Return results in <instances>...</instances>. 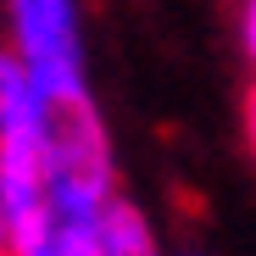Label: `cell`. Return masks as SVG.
Segmentation results:
<instances>
[{
    "instance_id": "1",
    "label": "cell",
    "mask_w": 256,
    "mask_h": 256,
    "mask_svg": "<svg viewBox=\"0 0 256 256\" xmlns=\"http://www.w3.org/2000/svg\"><path fill=\"white\" fill-rule=\"evenodd\" d=\"M22 62L39 78L50 100H84V72H78V34L67 0H12Z\"/></svg>"
},
{
    "instance_id": "2",
    "label": "cell",
    "mask_w": 256,
    "mask_h": 256,
    "mask_svg": "<svg viewBox=\"0 0 256 256\" xmlns=\"http://www.w3.org/2000/svg\"><path fill=\"white\" fill-rule=\"evenodd\" d=\"M100 250H150V234L140 223V212H128V206H106V218H100Z\"/></svg>"
},
{
    "instance_id": "3",
    "label": "cell",
    "mask_w": 256,
    "mask_h": 256,
    "mask_svg": "<svg viewBox=\"0 0 256 256\" xmlns=\"http://www.w3.org/2000/svg\"><path fill=\"white\" fill-rule=\"evenodd\" d=\"M245 50L256 62V0H245Z\"/></svg>"
},
{
    "instance_id": "4",
    "label": "cell",
    "mask_w": 256,
    "mask_h": 256,
    "mask_svg": "<svg viewBox=\"0 0 256 256\" xmlns=\"http://www.w3.org/2000/svg\"><path fill=\"white\" fill-rule=\"evenodd\" d=\"M245 134H250V150H256V90H250V100H245Z\"/></svg>"
},
{
    "instance_id": "5",
    "label": "cell",
    "mask_w": 256,
    "mask_h": 256,
    "mask_svg": "<svg viewBox=\"0 0 256 256\" xmlns=\"http://www.w3.org/2000/svg\"><path fill=\"white\" fill-rule=\"evenodd\" d=\"M0 245H6V190H0Z\"/></svg>"
}]
</instances>
